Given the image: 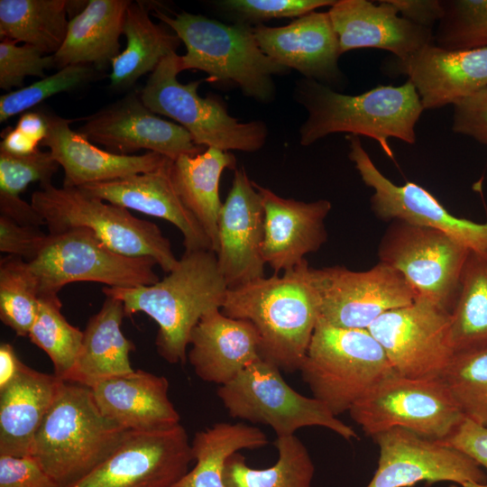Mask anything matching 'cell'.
<instances>
[{"label":"cell","instance_id":"30bf717a","mask_svg":"<svg viewBox=\"0 0 487 487\" xmlns=\"http://www.w3.org/2000/svg\"><path fill=\"white\" fill-rule=\"evenodd\" d=\"M28 263L40 297L57 296L64 286L77 281L130 289L160 280L153 270L154 259L115 253L86 228L48 234L43 249Z\"/></svg>","mask_w":487,"mask_h":487},{"label":"cell","instance_id":"7a4b0ae2","mask_svg":"<svg viewBox=\"0 0 487 487\" xmlns=\"http://www.w3.org/2000/svg\"><path fill=\"white\" fill-rule=\"evenodd\" d=\"M227 285L211 250L184 252L176 267L154 284L102 289L121 300L125 317L142 312L159 326L158 354L170 363H183L191 331L207 312L220 308Z\"/></svg>","mask_w":487,"mask_h":487},{"label":"cell","instance_id":"8fae6325","mask_svg":"<svg viewBox=\"0 0 487 487\" xmlns=\"http://www.w3.org/2000/svg\"><path fill=\"white\" fill-rule=\"evenodd\" d=\"M348 412L370 436L401 427L433 440L447 438L464 418L442 379L396 373L376 384Z\"/></svg>","mask_w":487,"mask_h":487},{"label":"cell","instance_id":"60d3db41","mask_svg":"<svg viewBox=\"0 0 487 487\" xmlns=\"http://www.w3.org/2000/svg\"><path fill=\"white\" fill-rule=\"evenodd\" d=\"M96 71L89 65H69L56 73L0 96V122L24 113L43 100L61 92H69L91 81Z\"/></svg>","mask_w":487,"mask_h":487},{"label":"cell","instance_id":"b9f144b4","mask_svg":"<svg viewBox=\"0 0 487 487\" xmlns=\"http://www.w3.org/2000/svg\"><path fill=\"white\" fill-rule=\"evenodd\" d=\"M59 167L50 151L14 155L0 150V195L17 198L32 182L51 183Z\"/></svg>","mask_w":487,"mask_h":487},{"label":"cell","instance_id":"277c9868","mask_svg":"<svg viewBox=\"0 0 487 487\" xmlns=\"http://www.w3.org/2000/svg\"><path fill=\"white\" fill-rule=\"evenodd\" d=\"M129 431L101 413L89 387L62 381L31 455L59 487H68L108 458Z\"/></svg>","mask_w":487,"mask_h":487},{"label":"cell","instance_id":"9c48e42d","mask_svg":"<svg viewBox=\"0 0 487 487\" xmlns=\"http://www.w3.org/2000/svg\"><path fill=\"white\" fill-rule=\"evenodd\" d=\"M280 372L260 359L230 382L219 386L217 396L232 418L269 426L277 437L295 435L306 427H321L345 440L358 438L355 430L323 402L291 388Z\"/></svg>","mask_w":487,"mask_h":487},{"label":"cell","instance_id":"4dcf8cb0","mask_svg":"<svg viewBox=\"0 0 487 487\" xmlns=\"http://www.w3.org/2000/svg\"><path fill=\"white\" fill-rule=\"evenodd\" d=\"M225 169L235 170L236 159L216 148L172 161L170 176L184 206L198 220L216 253L218 244V218L222 203L219 181Z\"/></svg>","mask_w":487,"mask_h":487},{"label":"cell","instance_id":"f546056e","mask_svg":"<svg viewBox=\"0 0 487 487\" xmlns=\"http://www.w3.org/2000/svg\"><path fill=\"white\" fill-rule=\"evenodd\" d=\"M124 317L123 302L106 296L100 310L83 331L81 348L68 381L90 388L102 380L134 372L129 357L134 345L121 329Z\"/></svg>","mask_w":487,"mask_h":487},{"label":"cell","instance_id":"836d02e7","mask_svg":"<svg viewBox=\"0 0 487 487\" xmlns=\"http://www.w3.org/2000/svg\"><path fill=\"white\" fill-rule=\"evenodd\" d=\"M66 0H1L0 38L22 41L45 54L61 47L69 27Z\"/></svg>","mask_w":487,"mask_h":487},{"label":"cell","instance_id":"681fc988","mask_svg":"<svg viewBox=\"0 0 487 487\" xmlns=\"http://www.w3.org/2000/svg\"><path fill=\"white\" fill-rule=\"evenodd\" d=\"M402 17L426 28L432 26L445 13L442 0H390Z\"/></svg>","mask_w":487,"mask_h":487},{"label":"cell","instance_id":"d6a6232c","mask_svg":"<svg viewBox=\"0 0 487 487\" xmlns=\"http://www.w3.org/2000/svg\"><path fill=\"white\" fill-rule=\"evenodd\" d=\"M268 443L260 428L243 423L220 422L198 431L191 442L195 466L172 487H225L223 473L227 458Z\"/></svg>","mask_w":487,"mask_h":487},{"label":"cell","instance_id":"db71d44e","mask_svg":"<svg viewBox=\"0 0 487 487\" xmlns=\"http://www.w3.org/2000/svg\"><path fill=\"white\" fill-rule=\"evenodd\" d=\"M23 364L11 344L0 345V390L17 376Z\"/></svg>","mask_w":487,"mask_h":487},{"label":"cell","instance_id":"2e32d148","mask_svg":"<svg viewBox=\"0 0 487 487\" xmlns=\"http://www.w3.org/2000/svg\"><path fill=\"white\" fill-rule=\"evenodd\" d=\"M349 158L364 184L373 189L371 208L385 221L400 220L441 231L471 251H487V223L460 218L429 191L414 182L399 186L375 166L356 135H347Z\"/></svg>","mask_w":487,"mask_h":487},{"label":"cell","instance_id":"9a60e30c","mask_svg":"<svg viewBox=\"0 0 487 487\" xmlns=\"http://www.w3.org/2000/svg\"><path fill=\"white\" fill-rule=\"evenodd\" d=\"M194 461L185 427L129 431L118 448L68 487H172Z\"/></svg>","mask_w":487,"mask_h":487},{"label":"cell","instance_id":"ba28073f","mask_svg":"<svg viewBox=\"0 0 487 487\" xmlns=\"http://www.w3.org/2000/svg\"><path fill=\"white\" fill-rule=\"evenodd\" d=\"M180 71L179 55L172 53L150 74L139 95L151 111L179 122L201 147L256 152L263 146L268 133L263 122L240 123L219 99L198 94L201 80L180 83Z\"/></svg>","mask_w":487,"mask_h":487},{"label":"cell","instance_id":"f907efd6","mask_svg":"<svg viewBox=\"0 0 487 487\" xmlns=\"http://www.w3.org/2000/svg\"><path fill=\"white\" fill-rule=\"evenodd\" d=\"M0 216L21 225L38 227L45 225L44 220L32 204L20 197L0 195Z\"/></svg>","mask_w":487,"mask_h":487},{"label":"cell","instance_id":"ab89813d","mask_svg":"<svg viewBox=\"0 0 487 487\" xmlns=\"http://www.w3.org/2000/svg\"><path fill=\"white\" fill-rule=\"evenodd\" d=\"M434 42L448 51L487 48V0H444Z\"/></svg>","mask_w":487,"mask_h":487},{"label":"cell","instance_id":"7bdbcfd3","mask_svg":"<svg viewBox=\"0 0 487 487\" xmlns=\"http://www.w3.org/2000/svg\"><path fill=\"white\" fill-rule=\"evenodd\" d=\"M333 0H225L216 5L231 14L238 23L248 24L271 19L300 17L317 8L332 6Z\"/></svg>","mask_w":487,"mask_h":487},{"label":"cell","instance_id":"f5cc1de1","mask_svg":"<svg viewBox=\"0 0 487 487\" xmlns=\"http://www.w3.org/2000/svg\"><path fill=\"white\" fill-rule=\"evenodd\" d=\"M16 128L41 144L48 129L43 110L38 109L23 113L17 122Z\"/></svg>","mask_w":487,"mask_h":487},{"label":"cell","instance_id":"ee69618b","mask_svg":"<svg viewBox=\"0 0 487 487\" xmlns=\"http://www.w3.org/2000/svg\"><path fill=\"white\" fill-rule=\"evenodd\" d=\"M55 66L53 55H45L32 45H17L16 41L0 42V87L9 90L23 87L28 76L45 78L44 70Z\"/></svg>","mask_w":487,"mask_h":487},{"label":"cell","instance_id":"52a82bcc","mask_svg":"<svg viewBox=\"0 0 487 487\" xmlns=\"http://www.w3.org/2000/svg\"><path fill=\"white\" fill-rule=\"evenodd\" d=\"M30 203L44 220L49 234L88 229L112 251L132 257H151L167 273L179 262L170 240L156 224L78 188L41 185L32 194Z\"/></svg>","mask_w":487,"mask_h":487},{"label":"cell","instance_id":"ac0fdd59","mask_svg":"<svg viewBox=\"0 0 487 487\" xmlns=\"http://www.w3.org/2000/svg\"><path fill=\"white\" fill-rule=\"evenodd\" d=\"M78 133L89 142L123 155L144 149L175 161L203 151L184 127L156 115L136 93L88 116Z\"/></svg>","mask_w":487,"mask_h":487},{"label":"cell","instance_id":"d4e9b609","mask_svg":"<svg viewBox=\"0 0 487 487\" xmlns=\"http://www.w3.org/2000/svg\"><path fill=\"white\" fill-rule=\"evenodd\" d=\"M394 70L408 76L424 109L440 108L487 87V48L448 51L433 43L397 60Z\"/></svg>","mask_w":487,"mask_h":487},{"label":"cell","instance_id":"11a10c76","mask_svg":"<svg viewBox=\"0 0 487 487\" xmlns=\"http://www.w3.org/2000/svg\"><path fill=\"white\" fill-rule=\"evenodd\" d=\"M450 487H487L486 482H467L462 484H452Z\"/></svg>","mask_w":487,"mask_h":487},{"label":"cell","instance_id":"f6af8a7d","mask_svg":"<svg viewBox=\"0 0 487 487\" xmlns=\"http://www.w3.org/2000/svg\"><path fill=\"white\" fill-rule=\"evenodd\" d=\"M48 234L40 227L25 225L0 216V251L22 258L27 262L35 260L43 249Z\"/></svg>","mask_w":487,"mask_h":487},{"label":"cell","instance_id":"cb8c5ba5","mask_svg":"<svg viewBox=\"0 0 487 487\" xmlns=\"http://www.w3.org/2000/svg\"><path fill=\"white\" fill-rule=\"evenodd\" d=\"M172 161L152 171L78 187L104 201L164 219L182 234L186 252L212 250L203 228L179 198L170 176Z\"/></svg>","mask_w":487,"mask_h":487},{"label":"cell","instance_id":"f1b7e54d","mask_svg":"<svg viewBox=\"0 0 487 487\" xmlns=\"http://www.w3.org/2000/svg\"><path fill=\"white\" fill-rule=\"evenodd\" d=\"M129 0H90L80 13L69 20L65 40L53 54L59 69L69 65L107 67L120 53Z\"/></svg>","mask_w":487,"mask_h":487},{"label":"cell","instance_id":"816d5d0a","mask_svg":"<svg viewBox=\"0 0 487 487\" xmlns=\"http://www.w3.org/2000/svg\"><path fill=\"white\" fill-rule=\"evenodd\" d=\"M3 140L0 150L14 155H28L38 151L40 145L31 137L27 136L16 127L3 131Z\"/></svg>","mask_w":487,"mask_h":487},{"label":"cell","instance_id":"603a6c76","mask_svg":"<svg viewBox=\"0 0 487 487\" xmlns=\"http://www.w3.org/2000/svg\"><path fill=\"white\" fill-rule=\"evenodd\" d=\"M47 133L41 146L50 149L64 170L63 187L80 186L123 179L155 170L171 160L156 152L123 155L93 145L84 135L74 132L70 119L43 110Z\"/></svg>","mask_w":487,"mask_h":487},{"label":"cell","instance_id":"f35d334b","mask_svg":"<svg viewBox=\"0 0 487 487\" xmlns=\"http://www.w3.org/2000/svg\"><path fill=\"white\" fill-rule=\"evenodd\" d=\"M441 379L464 418L487 427V345L455 353Z\"/></svg>","mask_w":487,"mask_h":487},{"label":"cell","instance_id":"8d00e7d4","mask_svg":"<svg viewBox=\"0 0 487 487\" xmlns=\"http://www.w3.org/2000/svg\"><path fill=\"white\" fill-rule=\"evenodd\" d=\"M61 307L58 295L40 297L37 317L28 337L49 356L53 374L68 381L81 348L83 331L67 321Z\"/></svg>","mask_w":487,"mask_h":487},{"label":"cell","instance_id":"74e56055","mask_svg":"<svg viewBox=\"0 0 487 487\" xmlns=\"http://www.w3.org/2000/svg\"><path fill=\"white\" fill-rule=\"evenodd\" d=\"M37 280L29 263L7 255L0 260V319L18 336L28 337L39 309Z\"/></svg>","mask_w":487,"mask_h":487},{"label":"cell","instance_id":"bcb514c9","mask_svg":"<svg viewBox=\"0 0 487 487\" xmlns=\"http://www.w3.org/2000/svg\"><path fill=\"white\" fill-rule=\"evenodd\" d=\"M452 129L487 145V87L454 105Z\"/></svg>","mask_w":487,"mask_h":487},{"label":"cell","instance_id":"83f0119b","mask_svg":"<svg viewBox=\"0 0 487 487\" xmlns=\"http://www.w3.org/2000/svg\"><path fill=\"white\" fill-rule=\"evenodd\" d=\"M62 380L23 364L0 390V455H31L34 436Z\"/></svg>","mask_w":487,"mask_h":487},{"label":"cell","instance_id":"3957f363","mask_svg":"<svg viewBox=\"0 0 487 487\" xmlns=\"http://www.w3.org/2000/svg\"><path fill=\"white\" fill-rule=\"evenodd\" d=\"M296 93L308 111L299 129L302 145H310L328 134L348 133L375 140L393 159L390 138L409 144L416 142L415 125L424 107L409 79L399 87L379 85L357 96L341 94L316 80L304 79Z\"/></svg>","mask_w":487,"mask_h":487},{"label":"cell","instance_id":"5bb4252c","mask_svg":"<svg viewBox=\"0 0 487 487\" xmlns=\"http://www.w3.org/2000/svg\"><path fill=\"white\" fill-rule=\"evenodd\" d=\"M450 321L448 312L417 297L411 304L382 314L368 330L397 375L433 380L442 378L455 354Z\"/></svg>","mask_w":487,"mask_h":487},{"label":"cell","instance_id":"5b68a950","mask_svg":"<svg viewBox=\"0 0 487 487\" xmlns=\"http://www.w3.org/2000/svg\"><path fill=\"white\" fill-rule=\"evenodd\" d=\"M154 15L184 42L187 52L179 56L181 71L199 69L211 82L234 83L244 94L270 102L275 93L272 76L289 69L261 50L253 27L232 25L200 14L182 12L170 16L156 9Z\"/></svg>","mask_w":487,"mask_h":487},{"label":"cell","instance_id":"4316f807","mask_svg":"<svg viewBox=\"0 0 487 487\" xmlns=\"http://www.w3.org/2000/svg\"><path fill=\"white\" fill-rule=\"evenodd\" d=\"M90 389L101 413L127 430L152 431L180 424L164 376L134 370L102 380Z\"/></svg>","mask_w":487,"mask_h":487},{"label":"cell","instance_id":"44dd1931","mask_svg":"<svg viewBox=\"0 0 487 487\" xmlns=\"http://www.w3.org/2000/svg\"><path fill=\"white\" fill-rule=\"evenodd\" d=\"M253 29L262 52L278 64L324 85L341 81V52L328 11L310 12L281 27L261 23Z\"/></svg>","mask_w":487,"mask_h":487},{"label":"cell","instance_id":"e0dca14e","mask_svg":"<svg viewBox=\"0 0 487 487\" xmlns=\"http://www.w3.org/2000/svg\"><path fill=\"white\" fill-rule=\"evenodd\" d=\"M379 446L377 469L366 487H410L418 482H486L471 457L443 443L394 427L372 436Z\"/></svg>","mask_w":487,"mask_h":487},{"label":"cell","instance_id":"8992f818","mask_svg":"<svg viewBox=\"0 0 487 487\" xmlns=\"http://www.w3.org/2000/svg\"><path fill=\"white\" fill-rule=\"evenodd\" d=\"M299 372L312 397L336 417L395 373L384 349L368 329L337 327L321 319Z\"/></svg>","mask_w":487,"mask_h":487},{"label":"cell","instance_id":"c3c4849f","mask_svg":"<svg viewBox=\"0 0 487 487\" xmlns=\"http://www.w3.org/2000/svg\"><path fill=\"white\" fill-rule=\"evenodd\" d=\"M440 441L471 457L487 474V427L464 418L451 436Z\"/></svg>","mask_w":487,"mask_h":487},{"label":"cell","instance_id":"1f68e13d","mask_svg":"<svg viewBox=\"0 0 487 487\" xmlns=\"http://www.w3.org/2000/svg\"><path fill=\"white\" fill-rule=\"evenodd\" d=\"M126 47L111 62L110 85L126 88L142 76L152 72L167 56L176 53L180 39L166 27L156 24L144 5L131 2L124 22Z\"/></svg>","mask_w":487,"mask_h":487},{"label":"cell","instance_id":"7402d4cb","mask_svg":"<svg viewBox=\"0 0 487 487\" xmlns=\"http://www.w3.org/2000/svg\"><path fill=\"white\" fill-rule=\"evenodd\" d=\"M253 185L261 195L264 212V262L275 273L290 271L326 242L325 220L331 202L284 198L255 182Z\"/></svg>","mask_w":487,"mask_h":487},{"label":"cell","instance_id":"ffe728a7","mask_svg":"<svg viewBox=\"0 0 487 487\" xmlns=\"http://www.w3.org/2000/svg\"><path fill=\"white\" fill-rule=\"evenodd\" d=\"M338 0L328 14L341 54L354 49L374 48L391 51L403 61L434 43L432 29L400 16L390 0Z\"/></svg>","mask_w":487,"mask_h":487},{"label":"cell","instance_id":"d590c367","mask_svg":"<svg viewBox=\"0 0 487 487\" xmlns=\"http://www.w3.org/2000/svg\"><path fill=\"white\" fill-rule=\"evenodd\" d=\"M450 317L455 353L487 345V251H470Z\"/></svg>","mask_w":487,"mask_h":487},{"label":"cell","instance_id":"4fadbf2b","mask_svg":"<svg viewBox=\"0 0 487 487\" xmlns=\"http://www.w3.org/2000/svg\"><path fill=\"white\" fill-rule=\"evenodd\" d=\"M312 277L319 319L337 327L368 329L382 314L418 297L398 271L381 262L362 271L338 265L312 268Z\"/></svg>","mask_w":487,"mask_h":487},{"label":"cell","instance_id":"7dc6e473","mask_svg":"<svg viewBox=\"0 0 487 487\" xmlns=\"http://www.w3.org/2000/svg\"><path fill=\"white\" fill-rule=\"evenodd\" d=\"M0 487L59 486L32 455H0Z\"/></svg>","mask_w":487,"mask_h":487},{"label":"cell","instance_id":"e575fe53","mask_svg":"<svg viewBox=\"0 0 487 487\" xmlns=\"http://www.w3.org/2000/svg\"><path fill=\"white\" fill-rule=\"evenodd\" d=\"M276 463L264 469L246 464L239 452L230 455L224 466L225 487H311L315 465L308 448L295 435L277 437Z\"/></svg>","mask_w":487,"mask_h":487},{"label":"cell","instance_id":"484cf974","mask_svg":"<svg viewBox=\"0 0 487 487\" xmlns=\"http://www.w3.org/2000/svg\"><path fill=\"white\" fill-rule=\"evenodd\" d=\"M188 345L187 358L196 375L219 386L262 359L255 326L248 320L225 316L220 308L202 316L191 331Z\"/></svg>","mask_w":487,"mask_h":487},{"label":"cell","instance_id":"6da1fadb","mask_svg":"<svg viewBox=\"0 0 487 487\" xmlns=\"http://www.w3.org/2000/svg\"><path fill=\"white\" fill-rule=\"evenodd\" d=\"M221 311L255 326L263 360L282 372H297L319 319L312 267L305 259L281 276L274 273L227 289Z\"/></svg>","mask_w":487,"mask_h":487},{"label":"cell","instance_id":"7c38bea8","mask_svg":"<svg viewBox=\"0 0 487 487\" xmlns=\"http://www.w3.org/2000/svg\"><path fill=\"white\" fill-rule=\"evenodd\" d=\"M470 251L441 231L394 220L381 239L378 257L398 271L418 297L451 314Z\"/></svg>","mask_w":487,"mask_h":487},{"label":"cell","instance_id":"d6986e66","mask_svg":"<svg viewBox=\"0 0 487 487\" xmlns=\"http://www.w3.org/2000/svg\"><path fill=\"white\" fill-rule=\"evenodd\" d=\"M263 240L261 195L244 168L235 169L232 188L219 214L216 253L228 289L264 277Z\"/></svg>","mask_w":487,"mask_h":487}]
</instances>
